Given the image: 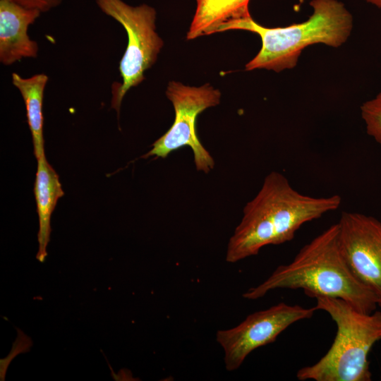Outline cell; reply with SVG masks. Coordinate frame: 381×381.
I'll return each mask as SVG.
<instances>
[{"label": "cell", "mask_w": 381, "mask_h": 381, "mask_svg": "<svg viewBox=\"0 0 381 381\" xmlns=\"http://www.w3.org/2000/svg\"><path fill=\"white\" fill-rule=\"evenodd\" d=\"M341 203L339 195L302 194L282 174L272 171L245 205L241 221L229 240L226 260L236 262L257 255L266 246L290 241L302 225L337 210Z\"/></svg>", "instance_id": "1"}, {"label": "cell", "mask_w": 381, "mask_h": 381, "mask_svg": "<svg viewBox=\"0 0 381 381\" xmlns=\"http://www.w3.org/2000/svg\"><path fill=\"white\" fill-rule=\"evenodd\" d=\"M277 289H302L312 298H341L364 313L374 312L378 306L375 295L355 277L342 255L337 223L306 243L291 262L277 267L243 297L255 300Z\"/></svg>", "instance_id": "2"}, {"label": "cell", "mask_w": 381, "mask_h": 381, "mask_svg": "<svg viewBox=\"0 0 381 381\" xmlns=\"http://www.w3.org/2000/svg\"><path fill=\"white\" fill-rule=\"evenodd\" d=\"M312 15L304 22L286 27L266 28L251 17L231 22L218 32L243 30L258 34L262 47L246 65V71L265 68L279 72L294 68L303 49L322 43L338 47L351 33L353 18L344 4L338 0H312Z\"/></svg>", "instance_id": "3"}, {"label": "cell", "mask_w": 381, "mask_h": 381, "mask_svg": "<svg viewBox=\"0 0 381 381\" xmlns=\"http://www.w3.org/2000/svg\"><path fill=\"white\" fill-rule=\"evenodd\" d=\"M317 310L327 312L337 325V334L327 353L313 365L296 373L300 380L369 381L371 373L368 356L381 340V312L364 313L345 301L327 296L315 297Z\"/></svg>", "instance_id": "4"}, {"label": "cell", "mask_w": 381, "mask_h": 381, "mask_svg": "<svg viewBox=\"0 0 381 381\" xmlns=\"http://www.w3.org/2000/svg\"><path fill=\"white\" fill-rule=\"evenodd\" d=\"M99 9L119 23L128 36L119 63L121 82L111 86V107L119 115L124 96L145 80V73L156 62L164 42L156 31L157 13L147 4L132 6L123 0H95Z\"/></svg>", "instance_id": "5"}, {"label": "cell", "mask_w": 381, "mask_h": 381, "mask_svg": "<svg viewBox=\"0 0 381 381\" xmlns=\"http://www.w3.org/2000/svg\"><path fill=\"white\" fill-rule=\"evenodd\" d=\"M166 95L174 109V121L169 129L153 143L152 149L143 157L164 159L171 152L188 146L193 151L197 171L208 174L214 169L215 163L198 138L196 119L206 109L220 103V91L209 83L193 87L170 81Z\"/></svg>", "instance_id": "6"}, {"label": "cell", "mask_w": 381, "mask_h": 381, "mask_svg": "<svg viewBox=\"0 0 381 381\" xmlns=\"http://www.w3.org/2000/svg\"><path fill=\"white\" fill-rule=\"evenodd\" d=\"M316 310L279 303L248 315L233 328L219 330L216 339L224 351L226 369H238L253 351L274 342L290 325L311 318Z\"/></svg>", "instance_id": "7"}, {"label": "cell", "mask_w": 381, "mask_h": 381, "mask_svg": "<svg viewBox=\"0 0 381 381\" xmlns=\"http://www.w3.org/2000/svg\"><path fill=\"white\" fill-rule=\"evenodd\" d=\"M337 224L345 260L381 307V222L362 213L343 212Z\"/></svg>", "instance_id": "8"}, {"label": "cell", "mask_w": 381, "mask_h": 381, "mask_svg": "<svg viewBox=\"0 0 381 381\" xmlns=\"http://www.w3.org/2000/svg\"><path fill=\"white\" fill-rule=\"evenodd\" d=\"M38 9L11 0H0V62L11 66L23 58H36L39 46L30 39L28 28L40 17Z\"/></svg>", "instance_id": "9"}, {"label": "cell", "mask_w": 381, "mask_h": 381, "mask_svg": "<svg viewBox=\"0 0 381 381\" xmlns=\"http://www.w3.org/2000/svg\"><path fill=\"white\" fill-rule=\"evenodd\" d=\"M37 161L34 193L39 218L37 234L39 250L36 258L42 262L47 255V247L51 233V216L58 200L64 195V193L59 176L47 162L45 155L40 156Z\"/></svg>", "instance_id": "10"}, {"label": "cell", "mask_w": 381, "mask_h": 381, "mask_svg": "<svg viewBox=\"0 0 381 381\" xmlns=\"http://www.w3.org/2000/svg\"><path fill=\"white\" fill-rule=\"evenodd\" d=\"M250 0H196V9L187 33L188 40L218 32L224 25L251 17Z\"/></svg>", "instance_id": "11"}, {"label": "cell", "mask_w": 381, "mask_h": 381, "mask_svg": "<svg viewBox=\"0 0 381 381\" xmlns=\"http://www.w3.org/2000/svg\"><path fill=\"white\" fill-rule=\"evenodd\" d=\"M11 79L13 85L19 90L25 103L34 154L37 159L44 155L43 99L49 77L44 73H37L23 78L16 73H13Z\"/></svg>", "instance_id": "12"}, {"label": "cell", "mask_w": 381, "mask_h": 381, "mask_svg": "<svg viewBox=\"0 0 381 381\" xmlns=\"http://www.w3.org/2000/svg\"><path fill=\"white\" fill-rule=\"evenodd\" d=\"M367 133L381 145V92L361 107Z\"/></svg>", "instance_id": "13"}, {"label": "cell", "mask_w": 381, "mask_h": 381, "mask_svg": "<svg viewBox=\"0 0 381 381\" xmlns=\"http://www.w3.org/2000/svg\"><path fill=\"white\" fill-rule=\"evenodd\" d=\"M24 7L40 10L42 13L59 6L63 0H11Z\"/></svg>", "instance_id": "14"}, {"label": "cell", "mask_w": 381, "mask_h": 381, "mask_svg": "<svg viewBox=\"0 0 381 381\" xmlns=\"http://www.w3.org/2000/svg\"><path fill=\"white\" fill-rule=\"evenodd\" d=\"M368 3H370L377 8H381V0H364Z\"/></svg>", "instance_id": "15"}]
</instances>
